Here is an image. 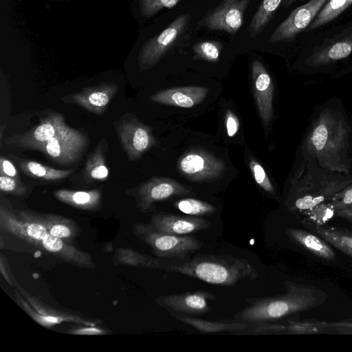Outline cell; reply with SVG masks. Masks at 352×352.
Instances as JSON below:
<instances>
[{
	"mask_svg": "<svg viewBox=\"0 0 352 352\" xmlns=\"http://www.w3.org/2000/svg\"><path fill=\"white\" fill-rule=\"evenodd\" d=\"M303 157L322 168L352 174V120L342 104L327 102L318 108L302 144Z\"/></svg>",
	"mask_w": 352,
	"mask_h": 352,
	"instance_id": "1",
	"label": "cell"
},
{
	"mask_svg": "<svg viewBox=\"0 0 352 352\" xmlns=\"http://www.w3.org/2000/svg\"><path fill=\"white\" fill-rule=\"evenodd\" d=\"M286 200L293 212L310 214L329 205L333 197L352 182V174L345 175L322 168L314 157H303Z\"/></svg>",
	"mask_w": 352,
	"mask_h": 352,
	"instance_id": "2",
	"label": "cell"
},
{
	"mask_svg": "<svg viewBox=\"0 0 352 352\" xmlns=\"http://www.w3.org/2000/svg\"><path fill=\"white\" fill-rule=\"evenodd\" d=\"M285 293L269 297L250 298L248 305L234 316L240 322H270L307 311L324 302L326 293L315 286L285 281Z\"/></svg>",
	"mask_w": 352,
	"mask_h": 352,
	"instance_id": "3",
	"label": "cell"
},
{
	"mask_svg": "<svg viewBox=\"0 0 352 352\" xmlns=\"http://www.w3.org/2000/svg\"><path fill=\"white\" fill-rule=\"evenodd\" d=\"M166 270L223 287H232L243 279L252 281L258 276L257 270L245 258L211 254H197Z\"/></svg>",
	"mask_w": 352,
	"mask_h": 352,
	"instance_id": "4",
	"label": "cell"
},
{
	"mask_svg": "<svg viewBox=\"0 0 352 352\" xmlns=\"http://www.w3.org/2000/svg\"><path fill=\"white\" fill-rule=\"evenodd\" d=\"M190 19V14L180 15L159 34L134 45L131 53L140 71L153 68L165 56L186 29Z\"/></svg>",
	"mask_w": 352,
	"mask_h": 352,
	"instance_id": "5",
	"label": "cell"
},
{
	"mask_svg": "<svg viewBox=\"0 0 352 352\" xmlns=\"http://www.w3.org/2000/svg\"><path fill=\"white\" fill-rule=\"evenodd\" d=\"M88 144L85 133L69 126L34 150L41 151L58 164L70 165L80 158Z\"/></svg>",
	"mask_w": 352,
	"mask_h": 352,
	"instance_id": "6",
	"label": "cell"
},
{
	"mask_svg": "<svg viewBox=\"0 0 352 352\" xmlns=\"http://www.w3.org/2000/svg\"><path fill=\"white\" fill-rule=\"evenodd\" d=\"M115 126L121 145L131 160L140 158L156 144L152 129L133 116L124 115Z\"/></svg>",
	"mask_w": 352,
	"mask_h": 352,
	"instance_id": "7",
	"label": "cell"
},
{
	"mask_svg": "<svg viewBox=\"0 0 352 352\" xmlns=\"http://www.w3.org/2000/svg\"><path fill=\"white\" fill-rule=\"evenodd\" d=\"M179 173L194 182H209L219 178L226 169L221 159L202 150L185 153L178 160Z\"/></svg>",
	"mask_w": 352,
	"mask_h": 352,
	"instance_id": "8",
	"label": "cell"
},
{
	"mask_svg": "<svg viewBox=\"0 0 352 352\" xmlns=\"http://www.w3.org/2000/svg\"><path fill=\"white\" fill-rule=\"evenodd\" d=\"M250 0H223L199 22V27L234 35L241 28Z\"/></svg>",
	"mask_w": 352,
	"mask_h": 352,
	"instance_id": "9",
	"label": "cell"
},
{
	"mask_svg": "<svg viewBox=\"0 0 352 352\" xmlns=\"http://www.w3.org/2000/svg\"><path fill=\"white\" fill-rule=\"evenodd\" d=\"M146 238L156 254L164 258L184 260L203 245L201 241L192 235L168 234L156 228L148 230Z\"/></svg>",
	"mask_w": 352,
	"mask_h": 352,
	"instance_id": "10",
	"label": "cell"
},
{
	"mask_svg": "<svg viewBox=\"0 0 352 352\" xmlns=\"http://www.w3.org/2000/svg\"><path fill=\"white\" fill-rule=\"evenodd\" d=\"M327 1L328 0H310L293 10L272 32L269 42L276 43L294 38L312 23Z\"/></svg>",
	"mask_w": 352,
	"mask_h": 352,
	"instance_id": "11",
	"label": "cell"
},
{
	"mask_svg": "<svg viewBox=\"0 0 352 352\" xmlns=\"http://www.w3.org/2000/svg\"><path fill=\"white\" fill-rule=\"evenodd\" d=\"M216 296L208 291L197 290L182 294H173L161 298L162 305L175 317L198 316L211 311L208 301Z\"/></svg>",
	"mask_w": 352,
	"mask_h": 352,
	"instance_id": "12",
	"label": "cell"
},
{
	"mask_svg": "<svg viewBox=\"0 0 352 352\" xmlns=\"http://www.w3.org/2000/svg\"><path fill=\"white\" fill-rule=\"evenodd\" d=\"M69 127L62 114L54 113L43 119L40 124L21 135L6 139L7 145L25 149H34L56 136Z\"/></svg>",
	"mask_w": 352,
	"mask_h": 352,
	"instance_id": "13",
	"label": "cell"
},
{
	"mask_svg": "<svg viewBox=\"0 0 352 352\" xmlns=\"http://www.w3.org/2000/svg\"><path fill=\"white\" fill-rule=\"evenodd\" d=\"M253 91L257 110L265 126H267L274 116L272 79L263 64L254 59L251 65Z\"/></svg>",
	"mask_w": 352,
	"mask_h": 352,
	"instance_id": "14",
	"label": "cell"
},
{
	"mask_svg": "<svg viewBox=\"0 0 352 352\" xmlns=\"http://www.w3.org/2000/svg\"><path fill=\"white\" fill-rule=\"evenodd\" d=\"M192 193V189L182 184L164 177H154L144 183L139 189L142 205L149 208L154 202Z\"/></svg>",
	"mask_w": 352,
	"mask_h": 352,
	"instance_id": "15",
	"label": "cell"
},
{
	"mask_svg": "<svg viewBox=\"0 0 352 352\" xmlns=\"http://www.w3.org/2000/svg\"><path fill=\"white\" fill-rule=\"evenodd\" d=\"M351 53L352 30H350L316 47L305 62L311 66H321L343 59Z\"/></svg>",
	"mask_w": 352,
	"mask_h": 352,
	"instance_id": "16",
	"label": "cell"
},
{
	"mask_svg": "<svg viewBox=\"0 0 352 352\" xmlns=\"http://www.w3.org/2000/svg\"><path fill=\"white\" fill-rule=\"evenodd\" d=\"M153 224L157 230L172 234L187 235L209 229L212 224L201 217L179 216L161 213L154 216Z\"/></svg>",
	"mask_w": 352,
	"mask_h": 352,
	"instance_id": "17",
	"label": "cell"
},
{
	"mask_svg": "<svg viewBox=\"0 0 352 352\" xmlns=\"http://www.w3.org/2000/svg\"><path fill=\"white\" fill-rule=\"evenodd\" d=\"M114 82H103L72 94L71 101L96 115H102L118 91Z\"/></svg>",
	"mask_w": 352,
	"mask_h": 352,
	"instance_id": "18",
	"label": "cell"
},
{
	"mask_svg": "<svg viewBox=\"0 0 352 352\" xmlns=\"http://www.w3.org/2000/svg\"><path fill=\"white\" fill-rule=\"evenodd\" d=\"M208 89L200 86L170 88L151 96L150 99L162 104L191 108L201 102L206 97Z\"/></svg>",
	"mask_w": 352,
	"mask_h": 352,
	"instance_id": "19",
	"label": "cell"
},
{
	"mask_svg": "<svg viewBox=\"0 0 352 352\" xmlns=\"http://www.w3.org/2000/svg\"><path fill=\"white\" fill-rule=\"evenodd\" d=\"M285 234L290 240L315 256L324 260H333L336 254L331 245L324 239L305 230L288 228Z\"/></svg>",
	"mask_w": 352,
	"mask_h": 352,
	"instance_id": "20",
	"label": "cell"
},
{
	"mask_svg": "<svg viewBox=\"0 0 352 352\" xmlns=\"http://www.w3.org/2000/svg\"><path fill=\"white\" fill-rule=\"evenodd\" d=\"M175 318L205 333L218 332H232L234 333L247 328L249 325V322L236 321L234 319L232 320H208L197 316H179Z\"/></svg>",
	"mask_w": 352,
	"mask_h": 352,
	"instance_id": "21",
	"label": "cell"
},
{
	"mask_svg": "<svg viewBox=\"0 0 352 352\" xmlns=\"http://www.w3.org/2000/svg\"><path fill=\"white\" fill-rule=\"evenodd\" d=\"M314 230L331 246L352 258V229L317 225Z\"/></svg>",
	"mask_w": 352,
	"mask_h": 352,
	"instance_id": "22",
	"label": "cell"
},
{
	"mask_svg": "<svg viewBox=\"0 0 352 352\" xmlns=\"http://www.w3.org/2000/svg\"><path fill=\"white\" fill-rule=\"evenodd\" d=\"M285 0H263L254 13L249 26L252 37L260 34L268 24L275 12Z\"/></svg>",
	"mask_w": 352,
	"mask_h": 352,
	"instance_id": "23",
	"label": "cell"
},
{
	"mask_svg": "<svg viewBox=\"0 0 352 352\" xmlns=\"http://www.w3.org/2000/svg\"><path fill=\"white\" fill-rule=\"evenodd\" d=\"M20 168L27 175L44 180L55 181L66 178L72 174V170H60L50 167L32 160H21Z\"/></svg>",
	"mask_w": 352,
	"mask_h": 352,
	"instance_id": "24",
	"label": "cell"
},
{
	"mask_svg": "<svg viewBox=\"0 0 352 352\" xmlns=\"http://www.w3.org/2000/svg\"><path fill=\"white\" fill-rule=\"evenodd\" d=\"M84 173L87 183L94 180H104L108 177L109 170L105 164L104 153L100 144L88 157Z\"/></svg>",
	"mask_w": 352,
	"mask_h": 352,
	"instance_id": "25",
	"label": "cell"
},
{
	"mask_svg": "<svg viewBox=\"0 0 352 352\" xmlns=\"http://www.w3.org/2000/svg\"><path fill=\"white\" fill-rule=\"evenodd\" d=\"M351 4L352 0H328L309 25V30H314L329 23Z\"/></svg>",
	"mask_w": 352,
	"mask_h": 352,
	"instance_id": "26",
	"label": "cell"
},
{
	"mask_svg": "<svg viewBox=\"0 0 352 352\" xmlns=\"http://www.w3.org/2000/svg\"><path fill=\"white\" fill-rule=\"evenodd\" d=\"M328 206L336 216L352 223V182L337 192Z\"/></svg>",
	"mask_w": 352,
	"mask_h": 352,
	"instance_id": "27",
	"label": "cell"
},
{
	"mask_svg": "<svg viewBox=\"0 0 352 352\" xmlns=\"http://www.w3.org/2000/svg\"><path fill=\"white\" fill-rule=\"evenodd\" d=\"M182 0H132L133 12L142 19H148L165 8L175 7Z\"/></svg>",
	"mask_w": 352,
	"mask_h": 352,
	"instance_id": "28",
	"label": "cell"
},
{
	"mask_svg": "<svg viewBox=\"0 0 352 352\" xmlns=\"http://www.w3.org/2000/svg\"><path fill=\"white\" fill-rule=\"evenodd\" d=\"M182 212L194 217L209 216L216 212V208L206 201L194 198H184L173 203Z\"/></svg>",
	"mask_w": 352,
	"mask_h": 352,
	"instance_id": "29",
	"label": "cell"
},
{
	"mask_svg": "<svg viewBox=\"0 0 352 352\" xmlns=\"http://www.w3.org/2000/svg\"><path fill=\"white\" fill-rule=\"evenodd\" d=\"M28 235L41 242L43 247L48 251L57 252L61 250L63 243L60 238L52 235L42 225L30 223L26 228Z\"/></svg>",
	"mask_w": 352,
	"mask_h": 352,
	"instance_id": "30",
	"label": "cell"
},
{
	"mask_svg": "<svg viewBox=\"0 0 352 352\" xmlns=\"http://www.w3.org/2000/svg\"><path fill=\"white\" fill-rule=\"evenodd\" d=\"M222 44L215 41H204L192 47L194 58L208 62H218L222 50Z\"/></svg>",
	"mask_w": 352,
	"mask_h": 352,
	"instance_id": "31",
	"label": "cell"
},
{
	"mask_svg": "<svg viewBox=\"0 0 352 352\" xmlns=\"http://www.w3.org/2000/svg\"><path fill=\"white\" fill-rule=\"evenodd\" d=\"M56 195L63 201L73 203L76 205L89 206L94 204L99 199V191H72L60 190L55 192Z\"/></svg>",
	"mask_w": 352,
	"mask_h": 352,
	"instance_id": "32",
	"label": "cell"
},
{
	"mask_svg": "<svg viewBox=\"0 0 352 352\" xmlns=\"http://www.w3.org/2000/svg\"><path fill=\"white\" fill-rule=\"evenodd\" d=\"M250 168L256 184L267 193L275 195V190L263 167L254 159L249 162Z\"/></svg>",
	"mask_w": 352,
	"mask_h": 352,
	"instance_id": "33",
	"label": "cell"
},
{
	"mask_svg": "<svg viewBox=\"0 0 352 352\" xmlns=\"http://www.w3.org/2000/svg\"><path fill=\"white\" fill-rule=\"evenodd\" d=\"M321 322H294L289 321L286 325L288 333H316L324 331Z\"/></svg>",
	"mask_w": 352,
	"mask_h": 352,
	"instance_id": "34",
	"label": "cell"
},
{
	"mask_svg": "<svg viewBox=\"0 0 352 352\" xmlns=\"http://www.w3.org/2000/svg\"><path fill=\"white\" fill-rule=\"evenodd\" d=\"M14 177L0 175V189L1 191L12 192L18 189L23 190V185Z\"/></svg>",
	"mask_w": 352,
	"mask_h": 352,
	"instance_id": "35",
	"label": "cell"
},
{
	"mask_svg": "<svg viewBox=\"0 0 352 352\" xmlns=\"http://www.w3.org/2000/svg\"><path fill=\"white\" fill-rule=\"evenodd\" d=\"M226 126L228 136H234L239 131V122L236 116L230 110L226 113Z\"/></svg>",
	"mask_w": 352,
	"mask_h": 352,
	"instance_id": "36",
	"label": "cell"
},
{
	"mask_svg": "<svg viewBox=\"0 0 352 352\" xmlns=\"http://www.w3.org/2000/svg\"><path fill=\"white\" fill-rule=\"evenodd\" d=\"M0 175H4L16 178L18 176L17 170L13 164L4 157L0 160Z\"/></svg>",
	"mask_w": 352,
	"mask_h": 352,
	"instance_id": "37",
	"label": "cell"
},
{
	"mask_svg": "<svg viewBox=\"0 0 352 352\" xmlns=\"http://www.w3.org/2000/svg\"><path fill=\"white\" fill-rule=\"evenodd\" d=\"M50 233L56 237L61 239L68 237L71 232L67 226L62 224H56L52 227L50 230Z\"/></svg>",
	"mask_w": 352,
	"mask_h": 352,
	"instance_id": "38",
	"label": "cell"
},
{
	"mask_svg": "<svg viewBox=\"0 0 352 352\" xmlns=\"http://www.w3.org/2000/svg\"><path fill=\"white\" fill-rule=\"evenodd\" d=\"M328 327L334 328L342 333H352V322H338L328 323Z\"/></svg>",
	"mask_w": 352,
	"mask_h": 352,
	"instance_id": "39",
	"label": "cell"
},
{
	"mask_svg": "<svg viewBox=\"0 0 352 352\" xmlns=\"http://www.w3.org/2000/svg\"><path fill=\"white\" fill-rule=\"evenodd\" d=\"M297 1H299V0H285L283 3L285 7H288L291 4H292L293 3H294Z\"/></svg>",
	"mask_w": 352,
	"mask_h": 352,
	"instance_id": "40",
	"label": "cell"
},
{
	"mask_svg": "<svg viewBox=\"0 0 352 352\" xmlns=\"http://www.w3.org/2000/svg\"><path fill=\"white\" fill-rule=\"evenodd\" d=\"M49 1H71V0H49Z\"/></svg>",
	"mask_w": 352,
	"mask_h": 352,
	"instance_id": "41",
	"label": "cell"
}]
</instances>
